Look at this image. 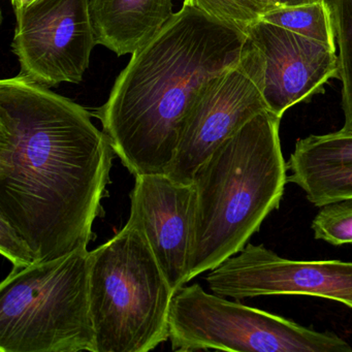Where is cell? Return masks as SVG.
I'll use <instances>...</instances> for the list:
<instances>
[{"mask_svg":"<svg viewBox=\"0 0 352 352\" xmlns=\"http://www.w3.org/2000/svg\"><path fill=\"white\" fill-rule=\"evenodd\" d=\"M333 14L339 76L342 83L344 125L341 131L352 133V0H329Z\"/></svg>","mask_w":352,"mask_h":352,"instance_id":"15","label":"cell"},{"mask_svg":"<svg viewBox=\"0 0 352 352\" xmlns=\"http://www.w3.org/2000/svg\"><path fill=\"white\" fill-rule=\"evenodd\" d=\"M174 294L147 239L127 222L90 251L96 352H148L170 339Z\"/></svg>","mask_w":352,"mask_h":352,"instance_id":"4","label":"cell"},{"mask_svg":"<svg viewBox=\"0 0 352 352\" xmlns=\"http://www.w3.org/2000/svg\"><path fill=\"white\" fill-rule=\"evenodd\" d=\"M114 149L91 114L24 76L0 82V220L34 263L87 247Z\"/></svg>","mask_w":352,"mask_h":352,"instance_id":"1","label":"cell"},{"mask_svg":"<svg viewBox=\"0 0 352 352\" xmlns=\"http://www.w3.org/2000/svg\"><path fill=\"white\" fill-rule=\"evenodd\" d=\"M311 228L317 240L333 246L352 244V199L322 206Z\"/></svg>","mask_w":352,"mask_h":352,"instance_id":"17","label":"cell"},{"mask_svg":"<svg viewBox=\"0 0 352 352\" xmlns=\"http://www.w3.org/2000/svg\"><path fill=\"white\" fill-rule=\"evenodd\" d=\"M195 206L193 184L166 174L135 177L127 222L143 232L175 292L187 283Z\"/></svg>","mask_w":352,"mask_h":352,"instance_id":"11","label":"cell"},{"mask_svg":"<svg viewBox=\"0 0 352 352\" xmlns=\"http://www.w3.org/2000/svg\"><path fill=\"white\" fill-rule=\"evenodd\" d=\"M36 0H11L12 6H13L14 11L15 13L25 9L28 6L32 5Z\"/></svg>","mask_w":352,"mask_h":352,"instance_id":"20","label":"cell"},{"mask_svg":"<svg viewBox=\"0 0 352 352\" xmlns=\"http://www.w3.org/2000/svg\"><path fill=\"white\" fill-rule=\"evenodd\" d=\"M248 36L183 6L117 78L98 109L115 154L135 177L170 173L204 86L239 63Z\"/></svg>","mask_w":352,"mask_h":352,"instance_id":"2","label":"cell"},{"mask_svg":"<svg viewBox=\"0 0 352 352\" xmlns=\"http://www.w3.org/2000/svg\"><path fill=\"white\" fill-rule=\"evenodd\" d=\"M15 15L20 75L48 88L81 83L98 45L90 0H36Z\"/></svg>","mask_w":352,"mask_h":352,"instance_id":"8","label":"cell"},{"mask_svg":"<svg viewBox=\"0 0 352 352\" xmlns=\"http://www.w3.org/2000/svg\"><path fill=\"white\" fill-rule=\"evenodd\" d=\"M278 7H296V6L305 5L312 3L315 0H272Z\"/></svg>","mask_w":352,"mask_h":352,"instance_id":"19","label":"cell"},{"mask_svg":"<svg viewBox=\"0 0 352 352\" xmlns=\"http://www.w3.org/2000/svg\"><path fill=\"white\" fill-rule=\"evenodd\" d=\"M247 36L265 63L263 98L267 110L282 118L300 102L324 91L339 76L337 50L285 28L258 20Z\"/></svg>","mask_w":352,"mask_h":352,"instance_id":"10","label":"cell"},{"mask_svg":"<svg viewBox=\"0 0 352 352\" xmlns=\"http://www.w3.org/2000/svg\"><path fill=\"white\" fill-rule=\"evenodd\" d=\"M0 252L13 263V270L24 269L34 263L28 245L3 220H0Z\"/></svg>","mask_w":352,"mask_h":352,"instance_id":"18","label":"cell"},{"mask_svg":"<svg viewBox=\"0 0 352 352\" xmlns=\"http://www.w3.org/2000/svg\"><path fill=\"white\" fill-rule=\"evenodd\" d=\"M280 120L270 111L257 115L195 172L187 283L240 252L279 208L288 182Z\"/></svg>","mask_w":352,"mask_h":352,"instance_id":"3","label":"cell"},{"mask_svg":"<svg viewBox=\"0 0 352 352\" xmlns=\"http://www.w3.org/2000/svg\"><path fill=\"white\" fill-rule=\"evenodd\" d=\"M265 63L249 40L242 58L212 78L195 100L168 176L192 184L197 168L251 119L267 110L263 98Z\"/></svg>","mask_w":352,"mask_h":352,"instance_id":"7","label":"cell"},{"mask_svg":"<svg viewBox=\"0 0 352 352\" xmlns=\"http://www.w3.org/2000/svg\"><path fill=\"white\" fill-rule=\"evenodd\" d=\"M213 294L240 300L269 296L327 298L352 309V261H294L247 244L206 277Z\"/></svg>","mask_w":352,"mask_h":352,"instance_id":"9","label":"cell"},{"mask_svg":"<svg viewBox=\"0 0 352 352\" xmlns=\"http://www.w3.org/2000/svg\"><path fill=\"white\" fill-rule=\"evenodd\" d=\"M183 6L199 10L245 34L267 12L278 8L272 0H184Z\"/></svg>","mask_w":352,"mask_h":352,"instance_id":"16","label":"cell"},{"mask_svg":"<svg viewBox=\"0 0 352 352\" xmlns=\"http://www.w3.org/2000/svg\"><path fill=\"white\" fill-rule=\"evenodd\" d=\"M261 20L337 50L329 0H315L296 7H278Z\"/></svg>","mask_w":352,"mask_h":352,"instance_id":"14","label":"cell"},{"mask_svg":"<svg viewBox=\"0 0 352 352\" xmlns=\"http://www.w3.org/2000/svg\"><path fill=\"white\" fill-rule=\"evenodd\" d=\"M287 168L288 182L315 207L352 199V133L340 129L298 139Z\"/></svg>","mask_w":352,"mask_h":352,"instance_id":"12","label":"cell"},{"mask_svg":"<svg viewBox=\"0 0 352 352\" xmlns=\"http://www.w3.org/2000/svg\"><path fill=\"white\" fill-rule=\"evenodd\" d=\"M174 15L172 0H90L96 42L117 56L144 48Z\"/></svg>","mask_w":352,"mask_h":352,"instance_id":"13","label":"cell"},{"mask_svg":"<svg viewBox=\"0 0 352 352\" xmlns=\"http://www.w3.org/2000/svg\"><path fill=\"white\" fill-rule=\"evenodd\" d=\"M90 251L13 270L0 285V351L96 352Z\"/></svg>","mask_w":352,"mask_h":352,"instance_id":"5","label":"cell"},{"mask_svg":"<svg viewBox=\"0 0 352 352\" xmlns=\"http://www.w3.org/2000/svg\"><path fill=\"white\" fill-rule=\"evenodd\" d=\"M168 329L173 351L352 352L337 333L208 294L199 284L175 292Z\"/></svg>","mask_w":352,"mask_h":352,"instance_id":"6","label":"cell"}]
</instances>
